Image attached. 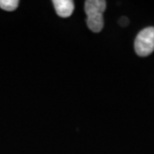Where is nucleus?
Here are the masks:
<instances>
[{"label": "nucleus", "mask_w": 154, "mask_h": 154, "mask_svg": "<svg viewBox=\"0 0 154 154\" xmlns=\"http://www.w3.org/2000/svg\"><path fill=\"white\" fill-rule=\"evenodd\" d=\"M18 0H0V7L5 11H14L18 7Z\"/></svg>", "instance_id": "20e7f679"}, {"label": "nucleus", "mask_w": 154, "mask_h": 154, "mask_svg": "<svg viewBox=\"0 0 154 154\" xmlns=\"http://www.w3.org/2000/svg\"><path fill=\"white\" fill-rule=\"evenodd\" d=\"M119 23L121 24L122 26H126L128 24V19L126 17H122L121 19H120V21H119Z\"/></svg>", "instance_id": "39448f33"}, {"label": "nucleus", "mask_w": 154, "mask_h": 154, "mask_svg": "<svg viewBox=\"0 0 154 154\" xmlns=\"http://www.w3.org/2000/svg\"><path fill=\"white\" fill-rule=\"evenodd\" d=\"M56 13L60 17L66 18L71 16L74 10V2L72 0H54L52 1Z\"/></svg>", "instance_id": "7ed1b4c3"}, {"label": "nucleus", "mask_w": 154, "mask_h": 154, "mask_svg": "<svg viewBox=\"0 0 154 154\" xmlns=\"http://www.w3.org/2000/svg\"><path fill=\"white\" fill-rule=\"evenodd\" d=\"M85 13L87 15L88 28L93 32H100L103 28V12L106 9V1L104 0H87L84 5Z\"/></svg>", "instance_id": "f257e3e1"}, {"label": "nucleus", "mask_w": 154, "mask_h": 154, "mask_svg": "<svg viewBox=\"0 0 154 154\" xmlns=\"http://www.w3.org/2000/svg\"><path fill=\"white\" fill-rule=\"evenodd\" d=\"M134 49L141 57L148 56L154 51V27H147L138 33L134 42Z\"/></svg>", "instance_id": "f03ea898"}]
</instances>
